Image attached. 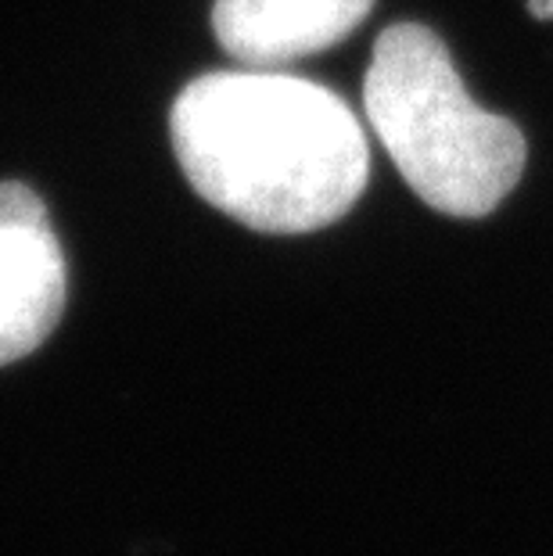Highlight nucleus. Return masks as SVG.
Segmentation results:
<instances>
[{"mask_svg":"<svg viewBox=\"0 0 553 556\" xmlns=\"http://www.w3.org/2000/svg\"><path fill=\"white\" fill-rule=\"evenodd\" d=\"M187 184L263 233H313L356 205L370 148L335 90L277 68L191 79L169 115Z\"/></svg>","mask_w":553,"mask_h":556,"instance_id":"nucleus-1","label":"nucleus"},{"mask_svg":"<svg viewBox=\"0 0 553 556\" xmlns=\"http://www.w3.org/2000/svg\"><path fill=\"white\" fill-rule=\"evenodd\" d=\"M363 112L399 176L442 216H489L525 173V134L470 98L420 22H395L374 43Z\"/></svg>","mask_w":553,"mask_h":556,"instance_id":"nucleus-2","label":"nucleus"},{"mask_svg":"<svg viewBox=\"0 0 553 556\" xmlns=\"http://www.w3.org/2000/svg\"><path fill=\"white\" fill-rule=\"evenodd\" d=\"M65 294V255L40 194L0 184V366L43 345Z\"/></svg>","mask_w":553,"mask_h":556,"instance_id":"nucleus-3","label":"nucleus"},{"mask_svg":"<svg viewBox=\"0 0 553 556\" xmlns=\"http://www.w3.org/2000/svg\"><path fill=\"white\" fill-rule=\"evenodd\" d=\"M370 8L374 0H216L213 33L244 68H280L341 43Z\"/></svg>","mask_w":553,"mask_h":556,"instance_id":"nucleus-4","label":"nucleus"},{"mask_svg":"<svg viewBox=\"0 0 553 556\" xmlns=\"http://www.w3.org/2000/svg\"><path fill=\"white\" fill-rule=\"evenodd\" d=\"M528 11L536 18H553V0H528Z\"/></svg>","mask_w":553,"mask_h":556,"instance_id":"nucleus-5","label":"nucleus"}]
</instances>
